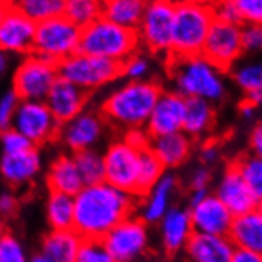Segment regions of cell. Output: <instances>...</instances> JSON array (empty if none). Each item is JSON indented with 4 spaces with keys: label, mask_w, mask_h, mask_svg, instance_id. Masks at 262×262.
Masks as SVG:
<instances>
[{
    "label": "cell",
    "mask_w": 262,
    "mask_h": 262,
    "mask_svg": "<svg viewBox=\"0 0 262 262\" xmlns=\"http://www.w3.org/2000/svg\"><path fill=\"white\" fill-rule=\"evenodd\" d=\"M73 200V230L83 240H102L116 224L132 216L138 207V197L105 181L84 186Z\"/></svg>",
    "instance_id": "obj_1"
},
{
    "label": "cell",
    "mask_w": 262,
    "mask_h": 262,
    "mask_svg": "<svg viewBox=\"0 0 262 262\" xmlns=\"http://www.w3.org/2000/svg\"><path fill=\"white\" fill-rule=\"evenodd\" d=\"M162 88L151 80L127 81L110 92L102 102L100 115L121 129H145Z\"/></svg>",
    "instance_id": "obj_2"
},
{
    "label": "cell",
    "mask_w": 262,
    "mask_h": 262,
    "mask_svg": "<svg viewBox=\"0 0 262 262\" xmlns=\"http://www.w3.org/2000/svg\"><path fill=\"white\" fill-rule=\"evenodd\" d=\"M170 76L175 92L184 99H202L210 103L221 102L226 97L227 83L224 72L213 66L202 54L192 57L170 56Z\"/></svg>",
    "instance_id": "obj_3"
},
{
    "label": "cell",
    "mask_w": 262,
    "mask_h": 262,
    "mask_svg": "<svg viewBox=\"0 0 262 262\" xmlns=\"http://www.w3.org/2000/svg\"><path fill=\"white\" fill-rule=\"evenodd\" d=\"M214 21L213 5L204 2L175 4L173 32L170 56L192 57L200 56L210 27Z\"/></svg>",
    "instance_id": "obj_4"
},
{
    "label": "cell",
    "mask_w": 262,
    "mask_h": 262,
    "mask_svg": "<svg viewBox=\"0 0 262 262\" xmlns=\"http://www.w3.org/2000/svg\"><path fill=\"white\" fill-rule=\"evenodd\" d=\"M137 30L119 27L100 16L81 29L78 53L122 64L138 50Z\"/></svg>",
    "instance_id": "obj_5"
},
{
    "label": "cell",
    "mask_w": 262,
    "mask_h": 262,
    "mask_svg": "<svg viewBox=\"0 0 262 262\" xmlns=\"http://www.w3.org/2000/svg\"><path fill=\"white\" fill-rule=\"evenodd\" d=\"M80 35L81 29L69 21L64 14L46 19L35 27L32 54L59 66L62 60L78 53Z\"/></svg>",
    "instance_id": "obj_6"
},
{
    "label": "cell",
    "mask_w": 262,
    "mask_h": 262,
    "mask_svg": "<svg viewBox=\"0 0 262 262\" xmlns=\"http://www.w3.org/2000/svg\"><path fill=\"white\" fill-rule=\"evenodd\" d=\"M59 78H62L84 92L96 91L121 78V64L108 59L76 53L57 66Z\"/></svg>",
    "instance_id": "obj_7"
},
{
    "label": "cell",
    "mask_w": 262,
    "mask_h": 262,
    "mask_svg": "<svg viewBox=\"0 0 262 262\" xmlns=\"http://www.w3.org/2000/svg\"><path fill=\"white\" fill-rule=\"evenodd\" d=\"M57 66L40 56L27 54L13 75V92L19 100L45 102L53 84L57 81Z\"/></svg>",
    "instance_id": "obj_8"
},
{
    "label": "cell",
    "mask_w": 262,
    "mask_h": 262,
    "mask_svg": "<svg viewBox=\"0 0 262 262\" xmlns=\"http://www.w3.org/2000/svg\"><path fill=\"white\" fill-rule=\"evenodd\" d=\"M175 4L167 0L146 2L145 13L138 24V43L143 45L151 53H168L172 48Z\"/></svg>",
    "instance_id": "obj_9"
},
{
    "label": "cell",
    "mask_w": 262,
    "mask_h": 262,
    "mask_svg": "<svg viewBox=\"0 0 262 262\" xmlns=\"http://www.w3.org/2000/svg\"><path fill=\"white\" fill-rule=\"evenodd\" d=\"M11 127L38 148L56 140L60 124L54 119L45 102L21 100Z\"/></svg>",
    "instance_id": "obj_10"
},
{
    "label": "cell",
    "mask_w": 262,
    "mask_h": 262,
    "mask_svg": "<svg viewBox=\"0 0 262 262\" xmlns=\"http://www.w3.org/2000/svg\"><path fill=\"white\" fill-rule=\"evenodd\" d=\"M138 162L140 151L127 145L122 138L110 143L103 152L105 183L137 197Z\"/></svg>",
    "instance_id": "obj_11"
},
{
    "label": "cell",
    "mask_w": 262,
    "mask_h": 262,
    "mask_svg": "<svg viewBox=\"0 0 262 262\" xmlns=\"http://www.w3.org/2000/svg\"><path fill=\"white\" fill-rule=\"evenodd\" d=\"M242 54V26L214 19L207 35L202 56L226 72L238 62Z\"/></svg>",
    "instance_id": "obj_12"
},
{
    "label": "cell",
    "mask_w": 262,
    "mask_h": 262,
    "mask_svg": "<svg viewBox=\"0 0 262 262\" xmlns=\"http://www.w3.org/2000/svg\"><path fill=\"white\" fill-rule=\"evenodd\" d=\"M102 243L116 262H132L148 248V226L132 214L116 224Z\"/></svg>",
    "instance_id": "obj_13"
},
{
    "label": "cell",
    "mask_w": 262,
    "mask_h": 262,
    "mask_svg": "<svg viewBox=\"0 0 262 262\" xmlns=\"http://www.w3.org/2000/svg\"><path fill=\"white\" fill-rule=\"evenodd\" d=\"M105 127L106 121L100 112L86 108L60 126L57 138L72 154H76L88 149H96V145L105 134Z\"/></svg>",
    "instance_id": "obj_14"
},
{
    "label": "cell",
    "mask_w": 262,
    "mask_h": 262,
    "mask_svg": "<svg viewBox=\"0 0 262 262\" xmlns=\"http://www.w3.org/2000/svg\"><path fill=\"white\" fill-rule=\"evenodd\" d=\"M37 24L16 8L13 2L0 23V53L30 54L34 46Z\"/></svg>",
    "instance_id": "obj_15"
},
{
    "label": "cell",
    "mask_w": 262,
    "mask_h": 262,
    "mask_svg": "<svg viewBox=\"0 0 262 262\" xmlns=\"http://www.w3.org/2000/svg\"><path fill=\"white\" fill-rule=\"evenodd\" d=\"M189 218L195 234L227 237L234 216L220 202L216 195L208 192L200 202L189 205Z\"/></svg>",
    "instance_id": "obj_16"
},
{
    "label": "cell",
    "mask_w": 262,
    "mask_h": 262,
    "mask_svg": "<svg viewBox=\"0 0 262 262\" xmlns=\"http://www.w3.org/2000/svg\"><path fill=\"white\" fill-rule=\"evenodd\" d=\"M184 105H186V99L181 97L178 92L162 91L145 126L148 135L161 137L183 132Z\"/></svg>",
    "instance_id": "obj_17"
},
{
    "label": "cell",
    "mask_w": 262,
    "mask_h": 262,
    "mask_svg": "<svg viewBox=\"0 0 262 262\" xmlns=\"http://www.w3.org/2000/svg\"><path fill=\"white\" fill-rule=\"evenodd\" d=\"M213 194L216 195V199H220V202L230 211L234 218L254 211L257 205V200L245 184L234 164L224 168Z\"/></svg>",
    "instance_id": "obj_18"
},
{
    "label": "cell",
    "mask_w": 262,
    "mask_h": 262,
    "mask_svg": "<svg viewBox=\"0 0 262 262\" xmlns=\"http://www.w3.org/2000/svg\"><path fill=\"white\" fill-rule=\"evenodd\" d=\"M88 100V92L62 78H57V81L53 84L50 91V94L46 96L45 103L50 108L54 119L62 126L70 119H73L76 115H80L83 110H86Z\"/></svg>",
    "instance_id": "obj_19"
},
{
    "label": "cell",
    "mask_w": 262,
    "mask_h": 262,
    "mask_svg": "<svg viewBox=\"0 0 262 262\" xmlns=\"http://www.w3.org/2000/svg\"><path fill=\"white\" fill-rule=\"evenodd\" d=\"M41 152L38 148H30L19 154L0 156V177L11 188H21L32 183L41 172Z\"/></svg>",
    "instance_id": "obj_20"
},
{
    "label": "cell",
    "mask_w": 262,
    "mask_h": 262,
    "mask_svg": "<svg viewBox=\"0 0 262 262\" xmlns=\"http://www.w3.org/2000/svg\"><path fill=\"white\" fill-rule=\"evenodd\" d=\"M178 188V180L173 173H164V177L154 184L151 191L142 197V216L140 220L148 224H159L165 213L172 208V199Z\"/></svg>",
    "instance_id": "obj_21"
},
{
    "label": "cell",
    "mask_w": 262,
    "mask_h": 262,
    "mask_svg": "<svg viewBox=\"0 0 262 262\" xmlns=\"http://www.w3.org/2000/svg\"><path fill=\"white\" fill-rule=\"evenodd\" d=\"M162 245L168 254H175L189 242L194 234L191 224L189 211L181 207H172L165 213V216L159 221Z\"/></svg>",
    "instance_id": "obj_22"
},
{
    "label": "cell",
    "mask_w": 262,
    "mask_h": 262,
    "mask_svg": "<svg viewBox=\"0 0 262 262\" xmlns=\"http://www.w3.org/2000/svg\"><path fill=\"white\" fill-rule=\"evenodd\" d=\"M148 149L167 170V168H177L188 161L192 151V140L184 132L149 137Z\"/></svg>",
    "instance_id": "obj_23"
},
{
    "label": "cell",
    "mask_w": 262,
    "mask_h": 262,
    "mask_svg": "<svg viewBox=\"0 0 262 262\" xmlns=\"http://www.w3.org/2000/svg\"><path fill=\"white\" fill-rule=\"evenodd\" d=\"M234 245L227 237L192 234L184 246L189 262H230Z\"/></svg>",
    "instance_id": "obj_24"
},
{
    "label": "cell",
    "mask_w": 262,
    "mask_h": 262,
    "mask_svg": "<svg viewBox=\"0 0 262 262\" xmlns=\"http://www.w3.org/2000/svg\"><path fill=\"white\" fill-rule=\"evenodd\" d=\"M46 183H48L50 191L70 197H75L84 188L73 154H60L51 162L48 173H46Z\"/></svg>",
    "instance_id": "obj_25"
},
{
    "label": "cell",
    "mask_w": 262,
    "mask_h": 262,
    "mask_svg": "<svg viewBox=\"0 0 262 262\" xmlns=\"http://www.w3.org/2000/svg\"><path fill=\"white\" fill-rule=\"evenodd\" d=\"M227 238L232 242L234 248L262 256V216L256 210L235 216Z\"/></svg>",
    "instance_id": "obj_26"
},
{
    "label": "cell",
    "mask_w": 262,
    "mask_h": 262,
    "mask_svg": "<svg viewBox=\"0 0 262 262\" xmlns=\"http://www.w3.org/2000/svg\"><path fill=\"white\" fill-rule=\"evenodd\" d=\"M81 242L83 238L73 229L50 230L41 238L40 253L51 262H75Z\"/></svg>",
    "instance_id": "obj_27"
},
{
    "label": "cell",
    "mask_w": 262,
    "mask_h": 262,
    "mask_svg": "<svg viewBox=\"0 0 262 262\" xmlns=\"http://www.w3.org/2000/svg\"><path fill=\"white\" fill-rule=\"evenodd\" d=\"M214 105L202 99H186L183 132L191 140L205 137L214 126Z\"/></svg>",
    "instance_id": "obj_28"
},
{
    "label": "cell",
    "mask_w": 262,
    "mask_h": 262,
    "mask_svg": "<svg viewBox=\"0 0 262 262\" xmlns=\"http://www.w3.org/2000/svg\"><path fill=\"white\" fill-rule=\"evenodd\" d=\"M145 7L146 2L142 0H106L102 2V16L119 27L137 30Z\"/></svg>",
    "instance_id": "obj_29"
},
{
    "label": "cell",
    "mask_w": 262,
    "mask_h": 262,
    "mask_svg": "<svg viewBox=\"0 0 262 262\" xmlns=\"http://www.w3.org/2000/svg\"><path fill=\"white\" fill-rule=\"evenodd\" d=\"M75 220V200L70 195L50 191L46 199V221L51 230L73 229Z\"/></svg>",
    "instance_id": "obj_30"
},
{
    "label": "cell",
    "mask_w": 262,
    "mask_h": 262,
    "mask_svg": "<svg viewBox=\"0 0 262 262\" xmlns=\"http://www.w3.org/2000/svg\"><path fill=\"white\" fill-rule=\"evenodd\" d=\"M165 173L164 165L158 161L154 154L145 148L140 151V162H138V181H137V197H145L151 188Z\"/></svg>",
    "instance_id": "obj_31"
},
{
    "label": "cell",
    "mask_w": 262,
    "mask_h": 262,
    "mask_svg": "<svg viewBox=\"0 0 262 262\" xmlns=\"http://www.w3.org/2000/svg\"><path fill=\"white\" fill-rule=\"evenodd\" d=\"M75 164L84 186H92L105 181V168H103V154L97 149H88L73 154Z\"/></svg>",
    "instance_id": "obj_32"
},
{
    "label": "cell",
    "mask_w": 262,
    "mask_h": 262,
    "mask_svg": "<svg viewBox=\"0 0 262 262\" xmlns=\"http://www.w3.org/2000/svg\"><path fill=\"white\" fill-rule=\"evenodd\" d=\"M16 8L27 16L32 23L38 24L46 19L64 14L66 0H23V2H13Z\"/></svg>",
    "instance_id": "obj_33"
},
{
    "label": "cell",
    "mask_w": 262,
    "mask_h": 262,
    "mask_svg": "<svg viewBox=\"0 0 262 262\" xmlns=\"http://www.w3.org/2000/svg\"><path fill=\"white\" fill-rule=\"evenodd\" d=\"M64 16L80 29L89 26L102 16V2L97 0H67Z\"/></svg>",
    "instance_id": "obj_34"
},
{
    "label": "cell",
    "mask_w": 262,
    "mask_h": 262,
    "mask_svg": "<svg viewBox=\"0 0 262 262\" xmlns=\"http://www.w3.org/2000/svg\"><path fill=\"white\" fill-rule=\"evenodd\" d=\"M232 80L245 94L262 89V60L237 62L232 67Z\"/></svg>",
    "instance_id": "obj_35"
},
{
    "label": "cell",
    "mask_w": 262,
    "mask_h": 262,
    "mask_svg": "<svg viewBox=\"0 0 262 262\" xmlns=\"http://www.w3.org/2000/svg\"><path fill=\"white\" fill-rule=\"evenodd\" d=\"M240 177L243 178L245 184L248 186L251 194L256 200L262 199V159L254 154H246L240 158L235 164Z\"/></svg>",
    "instance_id": "obj_36"
},
{
    "label": "cell",
    "mask_w": 262,
    "mask_h": 262,
    "mask_svg": "<svg viewBox=\"0 0 262 262\" xmlns=\"http://www.w3.org/2000/svg\"><path fill=\"white\" fill-rule=\"evenodd\" d=\"M75 262H116L102 240H83Z\"/></svg>",
    "instance_id": "obj_37"
},
{
    "label": "cell",
    "mask_w": 262,
    "mask_h": 262,
    "mask_svg": "<svg viewBox=\"0 0 262 262\" xmlns=\"http://www.w3.org/2000/svg\"><path fill=\"white\" fill-rule=\"evenodd\" d=\"M0 262H29L27 251L16 235L7 232L0 238Z\"/></svg>",
    "instance_id": "obj_38"
},
{
    "label": "cell",
    "mask_w": 262,
    "mask_h": 262,
    "mask_svg": "<svg viewBox=\"0 0 262 262\" xmlns=\"http://www.w3.org/2000/svg\"><path fill=\"white\" fill-rule=\"evenodd\" d=\"M30 148H35V146L13 127L0 132V151H2V154L11 156V154H19Z\"/></svg>",
    "instance_id": "obj_39"
},
{
    "label": "cell",
    "mask_w": 262,
    "mask_h": 262,
    "mask_svg": "<svg viewBox=\"0 0 262 262\" xmlns=\"http://www.w3.org/2000/svg\"><path fill=\"white\" fill-rule=\"evenodd\" d=\"M149 73V60L135 53L121 64V76L127 78V81H143Z\"/></svg>",
    "instance_id": "obj_40"
},
{
    "label": "cell",
    "mask_w": 262,
    "mask_h": 262,
    "mask_svg": "<svg viewBox=\"0 0 262 262\" xmlns=\"http://www.w3.org/2000/svg\"><path fill=\"white\" fill-rule=\"evenodd\" d=\"M19 102H21L19 97L14 94L13 89L4 92V94L0 96V132L11 127Z\"/></svg>",
    "instance_id": "obj_41"
},
{
    "label": "cell",
    "mask_w": 262,
    "mask_h": 262,
    "mask_svg": "<svg viewBox=\"0 0 262 262\" xmlns=\"http://www.w3.org/2000/svg\"><path fill=\"white\" fill-rule=\"evenodd\" d=\"M242 48L243 53H262V26L242 24Z\"/></svg>",
    "instance_id": "obj_42"
},
{
    "label": "cell",
    "mask_w": 262,
    "mask_h": 262,
    "mask_svg": "<svg viewBox=\"0 0 262 262\" xmlns=\"http://www.w3.org/2000/svg\"><path fill=\"white\" fill-rule=\"evenodd\" d=\"M242 24L262 26V0H235Z\"/></svg>",
    "instance_id": "obj_43"
},
{
    "label": "cell",
    "mask_w": 262,
    "mask_h": 262,
    "mask_svg": "<svg viewBox=\"0 0 262 262\" xmlns=\"http://www.w3.org/2000/svg\"><path fill=\"white\" fill-rule=\"evenodd\" d=\"M213 14H214V19H218V21L242 26V19H240L235 0H226V2H220L216 5H213Z\"/></svg>",
    "instance_id": "obj_44"
},
{
    "label": "cell",
    "mask_w": 262,
    "mask_h": 262,
    "mask_svg": "<svg viewBox=\"0 0 262 262\" xmlns=\"http://www.w3.org/2000/svg\"><path fill=\"white\" fill-rule=\"evenodd\" d=\"M211 183V172L207 167H199L192 172L189 178V188L192 191H208V186Z\"/></svg>",
    "instance_id": "obj_45"
},
{
    "label": "cell",
    "mask_w": 262,
    "mask_h": 262,
    "mask_svg": "<svg viewBox=\"0 0 262 262\" xmlns=\"http://www.w3.org/2000/svg\"><path fill=\"white\" fill-rule=\"evenodd\" d=\"M122 140H124L127 145H130L132 148L142 151V149L148 148V145H149V135L145 129H130V130H126Z\"/></svg>",
    "instance_id": "obj_46"
},
{
    "label": "cell",
    "mask_w": 262,
    "mask_h": 262,
    "mask_svg": "<svg viewBox=\"0 0 262 262\" xmlns=\"http://www.w3.org/2000/svg\"><path fill=\"white\" fill-rule=\"evenodd\" d=\"M18 211V199L11 192L0 194V218L13 216Z\"/></svg>",
    "instance_id": "obj_47"
},
{
    "label": "cell",
    "mask_w": 262,
    "mask_h": 262,
    "mask_svg": "<svg viewBox=\"0 0 262 262\" xmlns=\"http://www.w3.org/2000/svg\"><path fill=\"white\" fill-rule=\"evenodd\" d=\"M250 148H251V154H254V156L262 159V122H257L251 130Z\"/></svg>",
    "instance_id": "obj_48"
},
{
    "label": "cell",
    "mask_w": 262,
    "mask_h": 262,
    "mask_svg": "<svg viewBox=\"0 0 262 262\" xmlns=\"http://www.w3.org/2000/svg\"><path fill=\"white\" fill-rule=\"evenodd\" d=\"M220 159V148L214 143H205L202 148H200V161H202L204 165H210L214 164Z\"/></svg>",
    "instance_id": "obj_49"
},
{
    "label": "cell",
    "mask_w": 262,
    "mask_h": 262,
    "mask_svg": "<svg viewBox=\"0 0 262 262\" xmlns=\"http://www.w3.org/2000/svg\"><path fill=\"white\" fill-rule=\"evenodd\" d=\"M230 262H262V256L246 251V250H234V254L230 257Z\"/></svg>",
    "instance_id": "obj_50"
},
{
    "label": "cell",
    "mask_w": 262,
    "mask_h": 262,
    "mask_svg": "<svg viewBox=\"0 0 262 262\" xmlns=\"http://www.w3.org/2000/svg\"><path fill=\"white\" fill-rule=\"evenodd\" d=\"M240 115L245 118V119H251L254 115H256V106L253 103H250L248 100H245L240 103Z\"/></svg>",
    "instance_id": "obj_51"
},
{
    "label": "cell",
    "mask_w": 262,
    "mask_h": 262,
    "mask_svg": "<svg viewBox=\"0 0 262 262\" xmlns=\"http://www.w3.org/2000/svg\"><path fill=\"white\" fill-rule=\"evenodd\" d=\"M246 100H248L250 103H253L256 108H257V106H260L262 105V89H257L254 92L246 94Z\"/></svg>",
    "instance_id": "obj_52"
},
{
    "label": "cell",
    "mask_w": 262,
    "mask_h": 262,
    "mask_svg": "<svg viewBox=\"0 0 262 262\" xmlns=\"http://www.w3.org/2000/svg\"><path fill=\"white\" fill-rule=\"evenodd\" d=\"M29 262H51V260L38 251V253H35V254H32L29 257Z\"/></svg>",
    "instance_id": "obj_53"
},
{
    "label": "cell",
    "mask_w": 262,
    "mask_h": 262,
    "mask_svg": "<svg viewBox=\"0 0 262 262\" xmlns=\"http://www.w3.org/2000/svg\"><path fill=\"white\" fill-rule=\"evenodd\" d=\"M7 67H8V57H7V54L0 53V75L7 70Z\"/></svg>",
    "instance_id": "obj_54"
},
{
    "label": "cell",
    "mask_w": 262,
    "mask_h": 262,
    "mask_svg": "<svg viewBox=\"0 0 262 262\" xmlns=\"http://www.w3.org/2000/svg\"><path fill=\"white\" fill-rule=\"evenodd\" d=\"M10 4H11V2H2V0H0V23H2V19H4V16H5V13L8 11Z\"/></svg>",
    "instance_id": "obj_55"
},
{
    "label": "cell",
    "mask_w": 262,
    "mask_h": 262,
    "mask_svg": "<svg viewBox=\"0 0 262 262\" xmlns=\"http://www.w3.org/2000/svg\"><path fill=\"white\" fill-rule=\"evenodd\" d=\"M5 234H7V230H5V224H4V220L0 218V238H2Z\"/></svg>",
    "instance_id": "obj_56"
},
{
    "label": "cell",
    "mask_w": 262,
    "mask_h": 262,
    "mask_svg": "<svg viewBox=\"0 0 262 262\" xmlns=\"http://www.w3.org/2000/svg\"><path fill=\"white\" fill-rule=\"evenodd\" d=\"M256 211L260 214V216H262V199L260 200H257V205H256Z\"/></svg>",
    "instance_id": "obj_57"
}]
</instances>
